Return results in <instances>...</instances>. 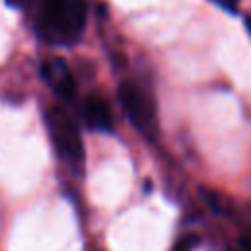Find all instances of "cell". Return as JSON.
Returning a JSON list of instances; mask_svg holds the SVG:
<instances>
[{
    "label": "cell",
    "instance_id": "cell-1",
    "mask_svg": "<svg viewBox=\"0 0 251 251\" xmlns=\"http://www.w3.org/2000/svg\"><path fill=\"white\" fill-rule=\"evenodd\" d=\"M45 39L55 43H75L86 25L84 0H45L39 20Z\"/></svg>",
    "mask_w": 251,
    "mask_h": 251
},
{
    "label": "cell",
    "instance_id": "cell-2",
    "mask_svg": "<svg viewBox=\"0 0 251 251\" xmlns=\"http://www.w3.org/2000/svg\"><path fill=\"white\" fill-rule=\"evenodd\" d=\"M45 126L51 135L53 147L57 149L59 157L67 161L73 169L80 171L84 163V145L82 137L75 126V122L59 108H51L45 114Z\"/></svg>",
    "mask_w": 251,
    "mask_h": 251
},
{
    "label": "cell",
    "instance_id": "cell-3",
    "mask_svg": "<svg viewBox=\"0 0 251 251\" xmlns=\"http://www.w3.org/2000/svg\"><path fill=\"white\" fill-rule=\"evenodd\" d=\"M118 100L129 122L143 133H151L155 126V110L151 100L131 82H124L118 90Z\"/></svg>",
    "mask_w": 251,
    "mask_h": 251
},
{
    "label": "cell",
    "instance_id": "cell-4",
    "mask_svg": "<svg viewBox=\"0 0 251 251\" xmlns=\"http://www.w3.org/2000/svg\"><path fill=\"white\" fill-rule=\"evenodd\" d=\"M41 75L43 78L51 84V88L65 100H71L76 92V82L75 76L69 69V65L59 59V57H51L47 61L41 63Z\"/></svg>",
    "mask_w": 251,
    "mask_h": 251
},
{
    "label": "cell",
    "instance_id": "cell-5",
    "mask_svg": "<svg viewBox=\"0 0 251 251\" xmlns=\"http://www.w3.org/2000/svg\"><path fill=\"white\" fill-rule=\"evenodd\" d=\"M84 124L94 131H110L114 127V118L108 102L98 94H88L82 104Z\"/></svg>",
    "mask_w": 251,
    "mask_h": 251
},
{
    "label": "cell",
    "instance_id": "cell-6",
    "mask_svg": "<svg viewBox=\"0 0 251 251\" xmlns=\"http://www.w3.org/2000/svg\"><path fill=\"white\" fill-rule=\"evenodd\" d=\"M196 245H198V237H196L194 233H188V235H182V237L173 245L171 251H194Z\"/></svg>",
    "mask_w": 251,
    "mask_h": 251
},
{
    "label": "cell",
    "instance_id": "cell-7",
    "mask_svg": "<svg viewBox=\"0 0 251 251\" xmlns=\"http://www.w3.org/2000/svg\"><path fill=\"white\" fill-rule=\"evenodd\" d=\"M218 2H220V4H222V6H226V8H233V6H235V2H237V0H218Z\"/></svg>",
    "mask_w": 251,
    "mask_h": 251
},
{
    "label": "cell",
    "instance_id": "cell-8",
    "mask_svg": "<svg viewBox=\"0 0 251 251\" xmlns=\"http://www.w3.org/2000/svg\"><path fill=\"white\" fill-rule=\"evenodd\" d=\"M10 6H14V8H20L22 4H24V0H6Z\"/></svg>",
    "mask_w": 251,
    "mask_h": 251
},
{
    "label": "cell",
    "instance_id": "cell-9",
    "mask_svg": "<svg viewBox=\"0 0 251 251\" xmlns=\"http://www.w3.org/2000/svg\"><path fill=\"white\" fill-rule=\"evenodd\" d=\"M247 29H249V33H251V18H247Z\"/></svg>",
    "mask_w": 251,
    "mask_h": 251
}]
</instances>
